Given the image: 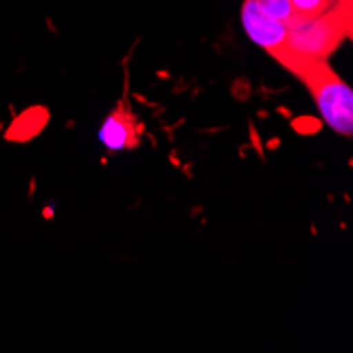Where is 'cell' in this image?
<instances>
[{
	"label": "cell",
	"mask_w": 353,
	"mask_h": 353,
	"mask_svg": "<svg viewBox=\"0 0 353 353\" xmlns=\"http://www.w3.org/2000/svg\"><path fill=\"white\" fill-rule=\"evenodd\" d=\"M326 199H328V203H332V201H334V195H332V192H328Z\"/></svg>",
	"instance_id": "25"
},
{
	"label": "cell",
	"mask_w": 353,
	"mask_h": 353,
	"mask_svg": "<svg viewBox=\"0 0 353 353\" xmlns=\"http://www.w3.org/2000/svg\"><path fill=\"white\" fill-rule=\"evenodd\" d=\"M72 127H77V121H66V130H72Z\"/></svg>",
	"instance_id": "22"
},
{
	"label": "cell",
	"mask_w": 353,
	"mask_h": 353,
	"mask_svg": "<svg viewBox=\"0 0 353 353\" xmlns=\"http://www.w3.org/2000/svg\"><path fill=\"white\" fill-rule=\"evenodd\" d=\"M265 11H269L273 17L281 19L283 23L290 26L292 23V9H290V0H256Z\"/></svg>",
	"instance_id": "8"
},
{
	"label": "cell",
	"mask_w": 353,
	"mask_h": 353,
	"mask_svg": "<svg viewBox=\"0 0 353 353\" xmlns=\"http://www.w3.org/2000/svg\"><path fill=\"white\" fill-rule=\"evenodd\" d=\"M34 188H37V178H32V180H30V190H28V197H30V199L34 197Z\"/></svg>",
	"instance_id": "19"
},
{
	"label": "cell",
	"mask_w": 353,
	"mask_h": 353,
	"mask_svg": "<svg viewBox=\"0 0 353 353\" xmlns=\"http://www.w3.org/2000/svg\"><path fill=\"white\" fill-rule=\"evenodd\" d=\"M271 117V112L269 110H265V108H261L259 112H256V119H259V121H267Z\"/></svg>",
	"instance_id": "17"
},
{
	"label": "cell",
	"mask_w": 353,
	"mask_h": 353,
	"mask_svg": "<svg viewBox=\"0 0 353 353\" xmlns=\"http://www.w3.org/2000/svg\"><path fill=\"white\" fill-rule=\"evenodd\" d=\"M3 130H5V125H3V123H0V132H3Z\"/></svg>",
	"instance_id": "27"
},
{
	"label": "cell",
	"mask_w": 353,
	"mask_h": 353,
	"mask_svg": "<svg viewBox=\"0 0 353 353\" xmlns=\"http://www.w3.org/2000/svg\"><path fill=\"white\" fill-rule=\"evenodd\" d=\"M275 112H277L281 119H285V121H290V119L294 117V114H292V110H290V108H285V106H277V108H275Z\"/></svg>",
	"instance_id": "11"
},
{
	"label": "cell",
	"mask_w": 353,
	"mask_h": 353,
	"mask_svg": "<svg viewBox=\"0 0 353 353\" xmlns=\"http://www.w3.org/2000/svg\"><path fill=\"white\" fill-rule=\"evenodd\" d=\"M144 136L148 138V142H150V146H152V148H157V146H159V142H157V138H154L152 134H148V132H146Z\"/></svg>",
	"instance_id": "21"
},
{
	"label": "cell",
	"mask_w": 353,
	"mask_h": 353,
	"mask_svg": "<svg viewBox=\"0 0 353 353\" xmlns=\"http://www.w3.org/2000/svg\"><path fill=\"white\" fill-rule=\"evenodd\" d=\"M309 231H311V235H313V237H317V227H315V224H311Z\"/></svg>",
	"instance_id": "23"
},
{
	"label": "cell",
	"mask_w": 353,
	"mask_h": 353,
	"mask_svg": "<svg viewBox=\"0 0 353 353\" xmlns=\"http://www.w3.org/2000/svg\"><path fill=\"white\" fill-rule=\"evenodd\" d=\"M100 165H102V168L108 165V157H102V159H100Z\"/></svg>",
	"instance_id": "24"
},
{
	"label": "cell",
	"mask_w": 353,
	"mask_h": 353,
	"mask_svg": "<svg viewBox=\"0 0 353 353\" xmlns=\"http://www.w3.org/2000/svg\"><path fill=\"white\" fill-rule=\"evenodd\" d=\"M334 3L336 0H290V9H292V23L290 26L326 13Z\"/></svg>",
	"instance_id": "6"
},
{
	"label": "cell",
	"mask_w": 353,
	"mask_h": 353,
	"mask_svg": "<svg viewBox=\"0 0 353 353\" xmlns=\"http://www.w3.org/2000/svg\"><path fill=\"white\" fill-rule=\"evenodd\" d=\"M192 165H195V163H190V161H188V163H182V165H180L182 174H184V176H186L188 180H192V178H195V174H192Z\"/></svg>",
	"instance_id": "13"
},
{
	"label": "cell",
	"mask_w": 353,
	"mask_h": 353,
	"mask_svg": "<svg viewBox=\"0 0 353 353\" xmlns=\"http://www.w3.org/2000/svg\"><path fill=\"white\" fill-rule=\"evenodd\" d=\"M138 117L127 104V98H121L117 108L104 119L100 127V142L108 148L110 154L119 150H136L142 146V136L136 134Z\"/></svg>",
	"instance_id": "4"
},
{
	"label": "cell",
	"mask_w": 353,
	"mask_h": 353,
	"mask_svg": "<svg viewBox=\"0 0 353 353\" xmlns=\"http://www.w3.org/2000/svg\"><path fill=\"white\" fill-rule=\"evenodd\" d=\"M170 163H172L174 168H180V165H182V161H180V157H178V150H176V148H172V152H170Z\"/></svg>",
	"instance_id": "15"
},
{
	"label": "cell",
	"mask_w": 353,
	"mask_h": 353,
	"mask_svg": "<svg viewBox=\"0 0 353 353\" xmlns=\"http://www.w3.org/2000/svg\"><path fill=\"white\" fill-rule=\"evenodd\" d=\"M241 23L248 39L263 47L269 53H275L285 45L288 39V23L273 17L269 11H265L256 0H243L241 5Z\"/></svg>",
	"instance_id": "3"
},
{
	"label": "cell",
	"mask_w": 353,
	"mask_h": 353,
	"mask_svg": "<svg viewBox=\"0 0 353 353\" xmlns=\"http://www.w3.org/2000/svg\"><path fill=\"white\" fill-rule=\"evenodd\" d=\"M351 0H336L326 13L288 28L283 47L305 59H326L351 39Z\"/></svg>",
	"instance_id": "1"
},
{
	"label": "cell",
	"mask_w": 353,
	"mask_h": 353,
	"mask_svg": "<svg viewBox=\"0 0 353 353\" xmlns=\"http://www.w3.org/2000/svg\"><path fill=\"white\" fill-rule=\"evenodd\" d=\"M51 121V112L47 106H30L28 110H23L21 114H15L11 125L5 132V140L7 142H30L34 140L39 134H43V130Z\"/></svg>",
	"instance_id": "5"
},
{
	"label": "cell",
	"mask_w": 353,
	"mask_h": 353,
	"mask_svg": "<svg viewBox=\"0 0 353 353\" xmlns=\"http://www.w3.org/2000/svg\"><path fill=\"white\" fill-rule=\"evenodd\" d=\"M343 199H345V203H351V197H349V192H345V195H343Z\"/></svg>",
	"instance_id": "26"
},
{
	"label": "cell",
	"mask_w": 353,
	"mask_h": 353,
	"mask_svg": "<svg viewBox=\"0 0 353 353\" xmlns=\"http://www.w3.org/2000/svg\"><path fill=\"white\" fill-rule=\"evenodd\" d=\"M224 130H229V127H208V130H197V134H220Z\"/></svg>",
	"instance_id": "16"
},
{
	"label": "cell",
	"mask_w": 353,
	"mask_h": 353,
	"mask_svg": "<svg viewBox=\"0 0 353 353\" xmlns=\"http://www.w3.org/2000/svg\"><path fill=\"white\" fill-rule=\"evenodd\" d=\"M299 79L307 85L322 121L339 136H353V89L328 66L326 59H311Z\"/></svg>",
	"instance_id": "2"
},
{
	"label": "cell",
	"mask_w": 353,
	"mask_h": 353,
	"mask_svg": "<svg viewBox=\"0 0 353 353\" xmlns=\"http://www.w3.org/2000/svg\"><path fill=\"white\" fill-rule=\"evenodd\" d=\"M134 100H136L138 104H142V106H148V100L144 98L142 93H134Z\"/></svg>",
	"instance_id": "18"
},
{
	"label": "cell",
	"mask_w": 353,
	"mask_h": 353,
	"mask_svg": "<svg viewBox=\"0 0 353 353\" xmlns=\"http://www.w3.org/2000/svg\"><path fill=\"white\" fill-rule=\"evenodd\" d=\"M290 127L299 136H315V134L322 132L324 121L317 119V117H311V114H301V117L290 119Z\"/></svg>",
	"instance_id": "7"
},
{
	"label": "cell",
	"mask_w": 353,
	"mask_h": 353,
	"mask_svg": "<svg viewBox=\"0 0 353 353\" xmlns=\"http://www.w3.org/2000/svg\"><path fill=\"white\" fill-rule=\"evenodd\" d=\"M201 212H203V205H195V208L190 210V216H192V218H197V216H199Z\"/></svg>",
	"instance_id": "20"
},
{
	"label": "cell",
	"mask_w": 353,
	"mask_h": 353,
	"mask_svg": "<svg viewBox=\"0 0 353 353\" xmlns=\"http://www.w3.org/2000/svg\"><path fill=\"white\" fill-rule=\"evenodd\" d=\"M231 95H233L235 102H248L254 95V89H252V85H250V81L245 77H239L231 85Z\"/></svg>",
	"instance_id": "9"
},
{
	"label": "cell",
	"mask_w": 353,
	"mask_h": 353,
	"mask_svg": "<svg viewBox=\"0 0 353 353\" xmlns=\"http://www.w3.org/2000/svg\"><path fill=\"white\" fill-rule=\"evenodd\" d=\"M248 134H250V148H252V150H256V154H259V159L265 163V161H267V157H265V144H263L261 134L256 132V127H254V121H252V119L248 121Z\"/></svg>",
	"instance_id": "10"
},
{
	"label": "cell",
	"mask_w": 353,
	"mask_h": 353,
	"mask_svg": "<svg viewBox=\"0 0 353 353\" xmlns=\"http://www.w3.org/2000/svg\"><path fill=\"white\" fill-rule=\"evenodd\" d=\"M279 146H281V138H271V140H267V144H265V148L271 150V152L279 150Z\"/></svg>",
	"instance_id": "12"
},
{
	"label": "cell",
	"mask_w": 353,
	"mask_h": 353,
	"mask_svg": "<svg viewBox=\"0 0 353 353\" xmlns=\"http://www.w3.org/2000/svg\"><path fill=\"white\" fill-rule=\"evenodd\" d=\"M43 218H45V220H53V218H55V208H53L51 203L43 208Z\"/></svg>",
	"instance_id": "14"
}]
</instances>
